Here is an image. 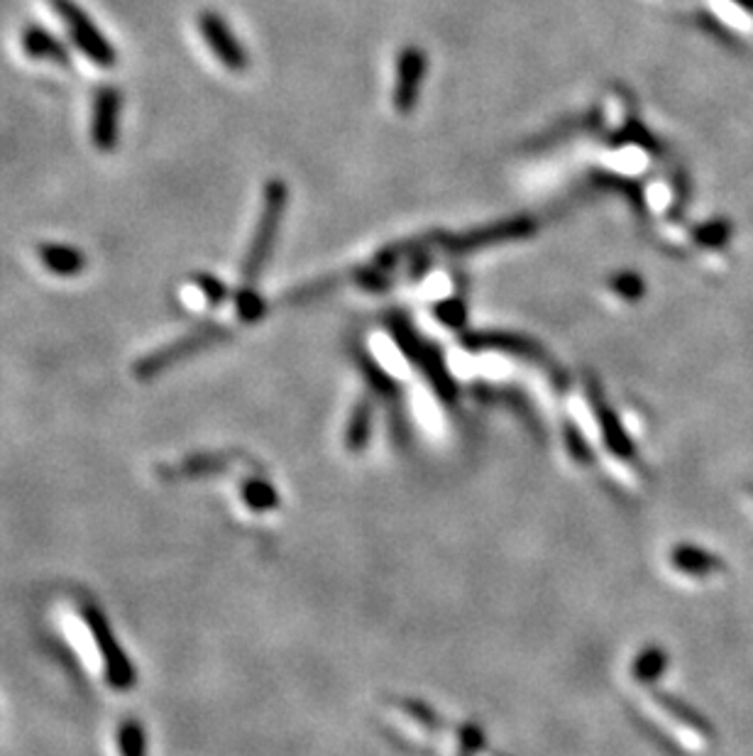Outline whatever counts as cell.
I'll list each match as a JSON object with an SVG mask.
<instances>
[{
    "label": "cell",
    "mask_w": 753,
    "mask_h": 756,
    "mask_svg": "<svg viewBox=\"0 0 753 756\" xmlns=\"http://www.w3.org/2000/svg\"><path fill=\"white\" fill-rule=\"evenodd\" d=\"M196 25H199V33L205 39V45L211 47L215 59H219L223 67H228L231 71L247 69L250 61H247L245 47L237 43L233 30L219 13H213V10H203V13H199Z\"/></svg>",
    "instance_id": "6"
},
{
    "label": "cell",
    "mask_w": 753,
    "mask_h": 756,
    "mask_svg": "<svg viewBox=\"0 0 753 756\" xmlns=\"http://www.w3.org/2000/svg\"><path fill=\"white\" fill-rule=\"evenodd\" d=\"M225 336H228V330H225V326H219V324H209V326L196 328L193 334L184 336L179 340H174V344L164 346L160 350H154V353L138 360L136 375H138V380L157 377V375H162L164 370H169L172 365H177V362L187 360V358H191L196 353H201V350H205V348L213 346V344H219V340H223Z\"/></svg>",
    "instance_id": "3"
},
{
    "label": "cell",
    "mask_w": 753,
    "mask_h": 756,
    "mask_svg": "<svg viewBox=\"0 0 753 756\" xmlns=\"http://www.w3.org/2000/svg\"><path fill=\"white\" fill-rule=\"evenodd\" d=\"M193 287L205 296L209 304H223L228 299V287H225L219 277L213 275H193Z\"/></svg>",
    "instance_id": "10"
},
{
    "label": "cell",
    "mask_w": 753,
    "mask_h": 756,
    "mask_svg": "<svg viewBox=\"0 0 753 756\" xmlns=\"http://www.w3.org/2000/svg\"><path fill=\"white\" fill-rule=\"evenodd\" d=\"M284 206H286V186L282 182L267 184L260 221H257L255 225L250 251H247V257L243 263V279L247 284H252L255 279H260V275L264 272V265L274 251L277 231H280V225H282Z\"/></svg>",
    "instance_id": "1"
},
{
    "label": "cell",
    "mask_w": 753,
    "mask_h": 756,
    "mask_svg": "<svg viewBox=\"0 0 753 756\" xmlns=\"http://www.w3.org/2000/svg\"><path fill=\"white\" fill-rule=\"evenodd\" d=\"M120 108L122 93L118 86L106 84L96 89L94 116H91V142L103 154H110L118 148L120 138Z\"/></svg>",
    "instance_id": "5"
},
{
    "label": "cell",
    "mask_w": 753,
    "mask_h": 756,
    "mask_svg": "<svg viewBox=\"0 0 753 756\" xmlns=\"http://www.w3.org/2000/svg\"><path fill=\"white\" fill-rule=\"evenodd\" d=\"M37 260L43 263L47 272L57 277H79L89 265V257L79 251L77 245L67 243H39L35 247Z\"/></svg>",
    "instance_id": "8"
},
{
    "label": "cell",
    "mask_w": 753,
    "mask_h": 756,
    "mask_svg": "<svg viewBox=\"0 0 753 756\" xmlns=\"http://www.w3.org/2000/svg\"><path fill=\"white\" fill-rule=\"evenodd\" d=\"M81 615H84L91 635H94V639H96V647L103 656V666H106L108 686L116 688V690H130L132 686H136V668H132L130 659L126 656V651L118 647V641H116V637H113L106 617H103L98 609L91 607V605L81 609Z\"/></svg>",
    "instance_id": "4"
},
{
    "label": "cell",
    "mask_w": 753,
    "mask_h": 756,
    "mask_svg": "<svg viewBox=\"0 0 753 756\" xmlns=\"http://www.w3.org/2000/svg\"><path fill=\"white\" fill-rule=\"evenodd\" d=\"M49 5L61 23H64L71 43L79 47L81 55H84L89 61H94V65L101 69L116 67V61H118L116 47L108 43V37L101 33L98 25L89 18L86 10L81 8L77 0H49Z\"/></svg>",
    "instance_id": "2"
},
{
    "label": "cell",
    "mask_w": 753,
    "mask_h": 756,
    "mask_svg": "<svg viewBox=\"0 0 753 756\" xmlns=\"http://www.w3.org/2000/svg\"><path fill=\"white\" fill-rule=\"evenodd\" d=\"M20 47H23L25 57L35 61H49V65L67 69L71 67V49L67 43H61L51 30L39 23H30L20 30Z\"/></svg>",
    "instance_id": "7"
},
{
    "label": "cell",
    "mask_w": 753,
    "mask_h": 756,
    "mask_svg": "<svg viewBox=\"0 0 753 756\" xmlns=\"http://www.w3.org/2000/svg\"><path fill=\"white\" fill-rule=\"evenodd\" d=\"M122 756H144V732L136 720H128L118 732Z\"/></svg>",
    "instance_id": "9"
}]
</instances>
